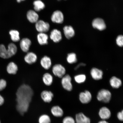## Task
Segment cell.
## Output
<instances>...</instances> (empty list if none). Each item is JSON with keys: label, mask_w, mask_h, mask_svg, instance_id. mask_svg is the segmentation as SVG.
Listing matches in <instances>:
<instances>
[{"label": "cell", "mask_w": 123, "mask_h": 123, "mask_svg": "<svg viewBox=\"0 0 123 123\" xmlns=\"http://www.w3.org/2000/svg\"><path fill=\"white\" fill-rule=\"evenodd\" d=\"M33 95V90L30 86L23 84L18 88L16 93L17 110L24 115L28 110Z\"/></svg>", "instance_id": "1"}, {"label": "cell", "mask_w": 123, "mask_h": 123, "mask_svg": "<svg viewBox=\"0 0 123 123\" xmlns=\"http://www.w3.org/2000/svg\"><path fill=\"white\" fill-rule=\"evenodd\" d=\"M111 92L108 90L102 89L98 92L97 98L98 101L107 103L110 102L111 98Z\"/></svg>", "instance_id": "2"}, {"label": "cell", "mask_w": 123, "mask_h": 123, "mask_svg": "<svg viewBox=\"0 0 123 123\" xmlns=\"http://www.w3.org/2000/svg\"><path fill=\"white\" fill-rule=\"evenodd\" d=\"M50 25L48 23L39 20L35 23V28L39 33H45L49 30Z\"/></svg>", "instance_id": "3"}, {"label": "cell", "mask_w": 123, "mask_h": 123, "mask_svg": "<svg viewBox=\"0 0 123 123\" xmlns=\"http://www.w3.org/2000/svg\"><path fill=\"white\" fill-rule=\"evenodd\" d=\"M61 83L63 88L68 91H71L73 86L71 83L72 79L70 75L67 74L62 78Z\"/></svg>", "instance_id": "4"}, {"label": "cell", "mask_w": 123, "mask_h": 123, "mask_svg": "<svg viewBox=\"0 0 123 123\" xmlns=\"http://www.w3.org/2000/svg\"><path fill=\"white\" fill-rule=\"evenodd\" d=\"M52 72L55 76L62 78L65 75L66 70L64 67L61 64H56L53 66Z\"/></svg>", "instance_id": "5"}, {"label": "cell", "mask_w": 123, "mask_h": 123, "mask_svg": "<svg viewBox=\"0 0 123 123\" xmlns=\"http://www.w3.org/2000/svg\"><path fill=\"white\" fill-rule=\"evenodd\" d=\"M92 98V94L90 91L86 90L81 92L79 95V99L80 102L83 104H87L91 101Z\"/></svg>", "instance_id": "6"}, {"label": "cell", "mask_w": 123, "mask_h": 123, "mask_svg": "<svg viewBox=\"0 0 123 123\" xmlns=\"http://www.w3.org/2000/svg\"><path fill=\"white\" fill-rule=\"evenodd\" d=\"M51 20L53 23L62 24L64 20V16L62 12L59 10L54 12L51 15Z\"/></svg>", "instance_id": "7"}, {"label": "cell", "mask_w": 123, "mask_h": 123, "mask_svg": "<svg viewBox=\"0 0 123 123\" xmlns=\"http://www.w3.org/2000/svg\"><path fill=\"white\" fill-rule=\"evenodd\" d=\"M98 114L101 119L106 120L111 117V112L108 108L103 107L100 109Z\"/></svg>", "instance_id": "8"}, {"label": "cell", "mask_w": 123, "mask_h": 123, "mask_svg": "<svg viewBox=\"0 0 123 123\" xmlns=\"http://www.w3.org/2000/svg\"><path fill=\"white\" fill-rule=\"evenodd\" d=\"M92 25L94 28L99 31L104 30L106 28V25L104 20L101 18H97L93 20Z\"/></svg>", "instance_id": "9"}, {"label": "cell", "mask_w": 123, "mask_h": 123, "mask_svg": "<svg viewBox=\"0 0 123 123\" xmlns=\"http://www.w3.org/2000/svg\"><path fill=\"white\" fill-rule=\"evenodd\" d=\"M31 44V42L30 39L27 38H24L20 42V46L22 51L26 53L29 51Z\"/></svg>", "instance_id": "10"}, {"label": "cell", "mask_w": 123, "mask_h": 123, "mask_svg": "<svg viewBox=\"0 0 123 123\" xmlns=\"http://www.w3.org/2000/svg\"><path fill=\"white\" fill-rule=\"evenodd\" d=\"M50 37L54 42L58 43L62 39V35L60 31L57 29H54L51 32Z\"/></svg>", "instance_id": "11"}, {"label": "cell", "mask_w": 123, "mask_h": 123, "mask_svg": "<svg viewBox=\"0 0 123 123\" xmlns=\"http://www.w3.org/2000/svg\"><path fill=\"white\" fill-rule=\"evenodd\" d=\"M75 121L76 123H91L90 118L81 112L76 114Z\"/></svg>", "instance_id": "12"}, {"label": "cell", "mask_w": 123, "mask_h": 123, "mask_svg": "<svg viewBox=\"0 0 123 123\" xmlns=\"http://www.w3.org/2000/svg\"><path fill=\"white\" fill-rule=\"evenodd\" d=\"M41 97L44 102L49 103L51 102L54 97V94L50 91L44 90L41 93Z\"/></svg>", "instance_id": "13"}, {"label": "cell", "mask_w": 123, "mask_h": 123, "mask_svg": "<svg viewBox=\"0 0 123 123\" xmlns=\"http://www.w3.org/2000/svg\"><path fill=\"white\" fill-rule=\"evenodd\" d=\"M90 74L92 78L95 80H99L102 79L103 74L102 70L95 68L91 69Z\"/></svg>", "instance_id": "14"}, {"label": "cell", "mask_w": 123, "mask_h": 123, "mask_svg": "<svg viewBox=\"0 0 123 123\" xmlns=\"http://www.w3.org/2000/svg\"><path fill=\"white\" fill-rule=\"evenodd\" d=\"M27 17V19L30 22L36 23L38 20L39 16L35 11L30 10L28 11Z\"/></svg>", "instance_id": "15"}, {"label": "cell", "mask_w": 123, "mask_h": 123, "mask_svg": "<svg viewBox=\"0 0 123 123\" xmlns=\"http://www.w3.org/2000/svg\"><path fill=\"white\" fill-rule=\"evenodd\" d=\"M24 59L27 63L31 64L36 62L37 60V56L33 52H29L25 56Z\"/></svg>", "instance_id": "16"}, {"label": "cell", "mask_w": 123, "mask_h": 123, "mask_svg": "<svg viewBox=\"0 0 123 123\" xmlns=\"http://www.w3.org/2000/svg\"><path fill=\"white\" fill-rule=\"evenodd\" d=\"M63 31L64 35L67 39H70L74 36V30L71 26H65L64 27Z\"/></svg>", "instance_id": "17"}, {"label": "cell", "mask_w": 123, "mask_h": 123, "mask_svg": "<svg viewBox=\"0 0 123 123\" xmlns=\"http://www.w3.org/2000/svg\"><path fill=\"white\" fill-rule=\"evenodd\" d=\"M48 35L45 33H39L37 35L38 42L41 45L48 44Z\"/></svg>", "instance_id": "18"}, {"label": "cell", "mask_w": 123, "mask_h": 123, "mask_svg": "<svg viewBox=\"0 0 123 123\" xmlns=\"http://www.w3.org/2000/svg\"><path fill=\"white\" fill-rule=\"evenodd\" d=\"M51 112L54 116L56 117H61L64 114V111L62 108L59 106L56 105L52 107Z\"/></svg>", "instance_id": "19"}, {"label": "cell", "mask_w": 123, "mask_h": 123, "mask_svg": "<svg viewBox=\"0 0 123 123\" xmlns=\"http://www.w3.org/2000/svg\"><path fill=\"white\" fill-rule=\"evenodd\" d=\"M40 63L42 67L46 70H48L51 67V60L49 57L45 56L41 59Z\"/></svg>", "instance_id": "20"}, {"label": "cell", "mask_w": 123, "mask_h": 123, "mask_svg": "<svg viewBox=\"0 0 123 123\" xmlns=\"http://www.w3.org/2000/svg\"><path fill=\"white\" fill-rule=\"evenodd\" d=\"M110 84L113 88L118 89L122 85V82L119 78L113 76L110 79Z\"/></svg>", "instance_id": "21"}, {"label": "cell", "mask_w": 123, "mask_h": 123, "mask_svg": "<svg viewBox=\"0 0 123 123\" xmlns=\"http://www.w3.org/2000/svg\"><path fill=\"white\" fill-rule=\"evenodd\" d=\"M18 67L15 63L11 62L9 63L7 68V73L10 74H15L18 71Z\"/></svg>", "instance_id": "22"}, {"label": "cell", "mask_w": 123, "mask_h": 123, "mask_svg": "<svg viewBox=\"0 0 123 123\" xmlns=\"http://www.w3.org/2000/svg\"><path fill=\"white\" fill-rule=\"evenodd\" d=\"M0 57L4 59H7L11 57L8 49H7L3 44L0 45Z\"/></svg>", "instance_id": "23"}, {"label": "cell", "mask_w": 123, "mask_h": 123, "mask_svg": "<svg viewBox=\"0 0 123 123\" xmlns=\"http://www.w3.org/2000/svg\"><path fill=\"white\" fill-rule=\"evenodd\" d=\"M43 80L46 85L50 86L53 83V77L49 73H46L43 75Z\"/></svg>", "instance_id": "24"}, {"label": "cell", "mask_w": 123, "mask_h": 123, "mask_svg": "<svg viewBox=\"0 0 123 123\" xmlns=\"http://www.w3.org/2000/svg\"><path fill=\"white\" fill-rule=\"evenodd\" d=\"M33 4L35 12H40L45 7V4L41 0H36L33 2Z\"/></svg>", "instance_id": "25"}, {"label": "cell", "mask_w": 123, "mask_h": 123, "mask_svg": "<svg viewBox=\"0 0 123 123\" xmlns=\"http://www.w3.org/2000/svg\"><path fill=\"white\" fill-rule=\"evenodd\" d=\"M11 40L13 42H18L19 41V33L18 31L15 30H10L9 32Z\"/></svg>", "instance_id": "26"}, {"label": "cell", "mask_w": 123, "mask_h": 123, "mask_svg": "<svg viewBox=\"0 0 123 123\" xmlns=\"http://www.w3.org/2000/svg\"><path fill=\"white\" fill-rule=\"evenodd\" d=\"M8 49L9 50L11 57L15 55L17 51V47L13 43H10L9 44Z\"/></svg>", "instance_id": "27"}, {"label": "cell", "mask_w": 123, "mask_h": 123, "mask_svg": "<svg viewBox=\"0 0 123 123\" xmlns=\"http://www.w3.org/2000/svg\"><path fill=\"white\" fill-rule=\"evenodd\" d=\"M67 62L70 64H73L76 63L77 60L76 54L74 53L68 54L67 57Z\"/></svg>", "instance_id": "28"}, {"label": "cell", "mask_w": 123, "mask_h": 123, "mask_svg": "<svg viewBox=\"0 0 123 123\" xmlns=\"http://www.w3.org/2000/svg\"><path fill=\"white\" fill-rule=\"evenodd\" d=\"M39 123H51L50 118L48 115L44 114L41 115L38 119Z\"/></svg>", "instance_id": "29"}, {"label": "cell", "mask_w": 123, "mask_h": 123, "mask_svg": "<svg viewBox=\"0 0 123 123\" xmlns=\"http://www.w3.org/2000/svg\"><path fill=\"white\" fill-rule=\"evenodd\" d=\"M76 82L78 84H81L85 81L86 79V75L81 74L76 75L74 77Z\"/></svg>", "instance_id": "30"}, {"label": "cell", "mask_w": 123, "mask_h": 123, "mask_svg": "<svg viewBox=\"0 0 123 123\" xmlns=\"http://www.w3.org/2000/svg\"><path fill=\"white\" fill-rule=\"evenodd\" d=\"M62 123H76L75 119L72 117L67 116L64 117L62 121Z\"/></svg>", "instance_id": "31"}, {"label": "cell", "mask_w": 123, "mask_h": 123, "mask_svg": "<svg viewBox=\"0 0 123 123\" xmlns=\"http://www.w3.org/2000/svg\"><path fill=\"white\" fill-rule=\"evenodd\" d=\"M117 44L120 47L123 46V36L122 35H119L117 37L116 39Z\"/></svg>", "instance_id": "32"}, {"label": "cell", "mask_w": 123, "mask_h": 123, "mask_svg": "<svg viewBox=\"0 0 123 123\" xmlns=\"http://www.w3.org/2000/svg\"><path fill=\"white\" fill-rule=\"evenodd\" d=\"M7 86V82L4 79L0 80V91L3 90Z\"/></svg>", "instance_id": "33"}, {"label": "cell", "mask_w": 123, "mask_h": 123, "mask_svg": "<svg viewBox=\"0 0 123 123\" xmlns=\"http://www.w3.org/2000/svg\"><path fill=\"white\" fill-rule=\"evenodd\" d=\"M117 117L118 119L121 121H123V111H120L117 113Z\"/></svg>", "instance_id": "34"}, {"label": "cell", "mask_w": 123, "mask_h": 123, "mask_svg": "<svg viewBox=\"0 0 123 123\" xmlns=\"http://www.w3.org/2000/svg\"><path fill=\"white\" fill-rule=\"evenodd\" d=\"M86 65V64L84 63H80L78 65H77L76 67L75 68V70H76L77 69L79 68L80 67H82V66H85Z\"/></svg>", "instance_id": "35"}, {"label": "cell", "mask_w": 123, "mask_h": 123, "mask_svg": "<svg viewBox=\"0 0 123 123\" xmlns=\"http://www.w3.org/2000/svg\"><path fill=\"white\" fill-rule=\"evenodd\" d=\"M4 98L0 95V106L4 104Z\"/></svg>", "instance_id": "36"}, {"label": "cell", "mask_w": 123, "mask_h": 123, "mask_svg": "<svg viewBox=\"0 0 123 123\" xmlns=\"http://www.w3.org/2000/svg\"><path fill=\"white\" fill-rule=\"evenodd\" d=\"M98 123H109L107 121L105 120H102L100 121Z\"/></svg>", "instance_id": "37"}, {"label": "cell", "mask_w": 123, "mask_h": 123, "mask_svg": "<svg viewBox=\"0 0 123 123\" xmlns=\"http://www.w3.org/2000/svg\"><path fill=\"white\" fill-rule=\"evenodd\" d=\"M25 0H17V1L18 3H20L21 2V1H23Z\"/></svg>", "instance_id": "38"}, {"label": "cell", "mask_w": 123, "mask_h": 123, "mask_svg": "<svg viewBox=\"0 0 123 123\" xmlns=\"http://www.w3.org/2000/svg\"><path fill=\"white\" fill-rule=\"evenodd\" d=\"M0 123H1V121H0Z\"/></svg>", "instance_id": "39"}, {"label": "cell", "mask_w": 123, "mask_h": 123, "mask_svg": "<svg viewBox=\"0 0 123 123\" xmlns=\"http://www.w3.org/2000/svg\"><path fill=\"white\" fill-rule=\"evenodd\" d=\"M58 0L60 1V0Z\"/></svg>", "instance_id": "40"}]
</instances>
